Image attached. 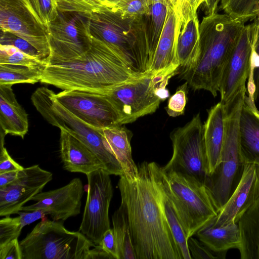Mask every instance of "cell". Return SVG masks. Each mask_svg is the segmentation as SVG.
<instances>
[{
  "label": "cell",
  "mask_w": 259,
  "mask_h": 259,
  "mask_svg": "<svg viewBox=\"0 0 259 259\" xmlns=\"http://www.w3.org/2000/svg\"><path fill=\"white\" fill-rule=\"evenodd\" d=\"M0 64L23 66L44 70L48 63L13 46L0 45Z\"/></svg>",
  "instance_id": "obj_34"
},
{
  "label": "cell",
  "mask_w": 259,
  "mask_h": 259,
  "mask_svg": "<svg viewBox=\"0 0 259 259\" xmlns=\"http://www.w3.org/2000/svg\"><path fill=\"white\" fill-rule=\"evenodd\" d=\"M22 259H88L96 245L80 231L43 220L20 242Z\"/></svg>",
  "instance_id": "obj_8"
},
{
  "label": "cell",
  "mask_w": 259,
  "mask_h": 259,
  "mask_svg": "<svg viewBox=\"0 0 259 259\" xmlns=\"http://www.w3.org/2000/svg\"><path fill=\"white\" fill-rule=\"evenodd\" d=\"M24 167L16 162L9 155L6 148L1 147L0 174L10 171L22 170Z\"/></svg>",
  "instance_id": "obj_44"
},
{
  "label": "cell",
  "mask_w": 259,
  "mask_h": 259,
  "mask_svg": "<svg viewBox=\"0 0 259 259\" xmlns=\"http://www.w3.org/2000/svg\"><path fill=\"white\" fill-rule=\"evenodd\" d=\"M105 7L113 8L121 0H100Z\"/></svg>",
  "instance_id": "obj_49"
},
{
  "label": "cell",
  "mask_w": 259,
  "mask_h": 259,
  "mask_svg": "<svg viewBox=\"0 0 259 259\" xmlns=\"http://www.w3.org/2000/svg\"><path fill=\"white\" fill-rule=\"evenodd\" d=\"M112 223L118 259H137L132 243L127 216L121 204L112 215Z\"/></svg>",
  "instance_id": "obj_29"
},
{
  "label": "cell",
  "mask_w": 259,
  "mask_h": 259,
  "mask_svg": "<svg viewBox=\"0 0 259 259\" xmlns=\"http://www.w3.org/2000/svg\"><path fill=\"white\" fill-rule=\"evenodd\" d=\"M0 45L13 46L20 51L47 63L39 51L29 42L10 32L1 31Z\"/></svg>",
  "instance_id": "obj_39"
},
{
  "label": "cell",
  "mask_w": 259,
  "mask_h": 259,
  "mask_svg": "<svg viewBox=\"0 0 259 259\" xmlns=\"http://www.w3.org/2000/svg\"><path fill=\"white\" fill-rule=\"evenodd\" d=\"M224 105L220 102L208 111L204 124V140L209 176L217 168L221 160L224 140Z\"/></svg>",
  "instance_id": "obj_24"
},
{
  "label": "cell",
  "mask_w": 259,
  "mask_h": 259,
  "mask_svg": "<svg viewBox=\"0 0 259 259\" xmlns=\"http://www.w3.org/2000/svg\"><path fill=\"white\" fill-rule=\"evenodd\" d=\"M165 191L174 205L188 238L214 218L219 210L206 185L181 172L163 171Z\"/></svg>",
  "instance_id": "obj_7"
},
{
  "label": "cell",
  "mask_w": 259,
  "mask_h": 259,
  "mask_svg": "<svg viewBox=\"0 0 259 259\" xmlns=\"http://www.w3.org/2000/svg\"><path fill=\"white\" fill-rule=\"evenodd\" d=\"M188 245L192 258L206 259L218 258V256L214 255L209 249L199 242L197 239L190 237L188 240Z\"/></svg>",
  "instance_id": "obj_41"
},
{
  "label": "cell",
  "mask_w": 259,
  "mask_h": 259,
  "mask_svg": "<svg viewBox=\"0 0 259 259\" xmlns=\"http://www.w3.org/2000/svg\"><path fill=\"white\" fill-rule=\"evenodd\" d=\"M93 37L113 48L135 72L149 71L151 64L144 16L123 17L114 8L104 7L88 15Z\"/></svg>",
  "instance_id": "obj_4"
},
{
  "label": "cell",
  "mask_w": 259,
  "mask_h": 259,
  "mask_svg": "<svg viewBox=\"0 0 259 259\" xmlns=\"http://www.w3.org/2000/svg\"><path fill=\"white\" fill-rule=\"evenodd\" d=\"M110 175L103 168L87 175V198L79 231L95 245L110 228L109 209L113 187Z\"/></svg>",
  "instance_id": "obj_12"
},
{
  "label": "cell",
  "mask_w": 259,
  "mask_h": 259,
  "mask_svg": "<svg viewBox=\"0 0 259 259\" xmlns=\"http://www.w3.org/2000/svg\"><path fill=\"white\" fill-rule=\"evenodd\" d=\"M190 6L194 12H197L198 7L204 4L207 0H187Z\"/></svg>",
  "instance_id": "obj_48"
},
{
  "label": "cell",
  "mask_w": 259,
  "mask_h": 259,
  "mask_svg": "<svg viewBox=\"0 0 259 259\" xmlns=\"http://www.w3.org/2000/svg\"><path fill=\"white\" fill-rule=\"evenodd\" d=\"M88 15L61 12L49 26L50 55L48 64L67 62L83 55L91 48Z\"/></svg>",
  "instance_id": "obj_11"
},
{
  "label": "cell",
  "mask_w": 259,
  "mask_h": 259,
  "mask_svg": "<svg viewBox=\"0 0 259 259\" xmlns=\"http://www.w3.org/2000/svg\"><path fill=\"white\" fill-rule=\"evenodd\" d=\"M122 125L102 128V135L109 149L120 163L123 175L127 180L132 181L138 175V166L132 157L130 143L132 134Z\"/></svg>",
  "instance_id": "obj_25"
},
{
  "label": "cell",
  "mask_w": 259,
  "mask_h": 259,
  "mask_svg": "<svg viewBox=\"0 0 259 259\" xmlns=\"http://www.w3.org/2000/svg\"><path fill=\"white\" fill-rule=\"evenodd\" d=\"M19 170L10 171L0 174V188L12 183L17 177Z\"/></svg>",
  "instance_id": "obj_46"
},
{
  "label": "cell",
  "mask_w": 259,
  "mask_h": 259,
  "mask_svg": "<svg viewBox=\"0 0 259 259\" xmlns=\"http://www.w3.org/2000/svg\"><path fill=\"white\" fill-rule=\"evenodd\" d=\"M18 217L7 216L0 220V244L18 238L22 228L28 225L21 212H17Z\"/></svg>",
  "instance_id": "obj_36"
},
{
  "label": "cell",
  "mask_w": 259,
  "mask_h": 259,
  "mask_svg": "<svg viewBox=\"0 0 259 259\" xmlns=\"http://www.w3.org/2000/svg\"><path fill=\"white\" fill-rule=\"evenodd\" d=\"M54 94L45 87L35 90L31 99L37 111L49 123L67 131L84 143L110 175H123L120 163L104 140L102 129L95 128L76 117L54 98Z\"/></svg>",
  "instance_id": "obj_6"
},
{
  "label": "cell",
  "mask_w": 259,
  "mask_h": 259,
  "mask_svg": "<svg viewBox=\"0 0 259 259\" xmlns=\"http://www.w3.org/2000/svg\"><path fill=\"white\" fill-rule=\"evenodd\" d=\"M61 12L90 14L105 7L100 0H56Z\"/></svg>",
  "instance_id": "obj_35"
},
{
  "label": "cell",
  "mask_w": 259,
  "mask_h": 259,
  "mask_svg": "<svg viewBox=\"0 0 259 259\" xmlns=\"http://www.w3.org/2000/svg\"><path fill=\"white\" fill-rule=\"evenodd\" d=\"M219 8L231 18L243 23L259 14V0H221Z\"/></svg>",
  "instance_id": "obj_33"
},
{
  "label": "cell",
  "mask_w": 259,
  "mask_h": 259,
  "mask_svg": "<svg viewBox=\"0 0 259 259\" xmlns=\"http://www.w3.org/2000/svg\"><path fill=\"white\" fill-rule=\"evenodd\" d=\"M239 133L240 152L245 163L259 164V112L254 101L246 93L241 110Z\"/></svg>",
  "instance_id": "obj_21"
},
{
  "label": "cell",
  "mask_w": 259,
  "mask_h": 259,
  "mask_svg": "<svg viewBox=\"0 0 259 259\" xmlns=\"http://www.w3.org/2000/svg\"><path fill=\"white\" fill-rule=\"evenodd\" d=\"M172 157L162 169L173 170L194 177L204 183L209 176L204 140V124L199 113L170 135Z\"/></svg>",
  "instance_id": "obj_10"
},
{
  "label": "cell",
  "mask_w": 259,
  "mask_h": 259,
  "mask_svg": "<svg viewBox=\"0 0 259 259\" xmlns=\"http://www.w3.org/2000/svg\"><path fill=\"white\" fill-rule=\"evenodd\" d=\"M60 152L64 168L86 175L104 166L93 152L67 131L60 128Z\"/></svg>",
  "instance_id": "obj_20"
},
{
  "label": "cell",
  "mask_w": 259,
  "mask_h": 259,
  "mask_svg": "<svg viewBox=\"0 0 259 259\" xmlns=\"http://www.w3.org/2000/svg\"><path fill=\"white\" fill-rule=\"evenodd\" d=\"M145 73L134 72L113 48L93 37L90 49L79 57L65 62L47 64L40 82L62 90L104 94Z\"/></svg>",
  "instance_id": "obj_2"
},
{
  "label": "cell",
  "mask_w": 259,
  "mask_h": 259,
  "mask_svg": "<svg viewBox=\"0 0 259 259\" xmlns=\"http://www.w3.org/2000/svg\"><path fill=\"white\" fill-rule=\"evenodd\" d=\"M1 31L26 40L47 62L50 55L49 33L26 0H0Z\"/></svg>",
  "instance_id": "obj_13"
},
{
  "label": "cell",
  "mask_w": 259,
  "mask_h": 259,
  "mask_svg": "<svg viewBox=\"0 0 259 259\" xmlns=\"http://www.w3.org/2000/svg\"><path fill=\"white\" fill-rule=\"evenodd\" d=\"M246 88L224 105V140L221 160L205 183L219 211L229 199L242 175L245 162L239 145V120Z\"/></svg>",
  "instance_id": "obj_5"
},
{
  "label": "cell",
  "mask_w": 259,
  "mask_h": 259,
  "mask_svg": "<svg viewBox=\"0 0 259 259\" xmlns=\"http://www.w3.org/2000/svg\"><path fill=\"white\" fill-rule=\"evenodd\" d=\"M149 2L150 5L156 3H163L168 5L170 3V0H149Z\"/></svg>",
  "instance_id": "obj_50"
},
{
  "label": "cell",
  "mask_w": 259,
  "mask_h": 259,
  "mask_svg": "<svg viewBox=\"0 0 259 259\" xmlns=\"http://www.w3.org/2000/svg\"><path fill=\"white\" fill-rule=\"evenodd\" d=\"M54 98L70 112L97 128L122 125L119 112L107 95L79 90H63Z\"/></svg>",
  "instance_id": "obj_14"
},
{
  "label": "cell",
  "mask_w": 259,
  "mask_h": 259,
  "mask_svg": "<svg viewBox=\"0 0 259 259\" xmlns=\"http://www.w3.org/2000/svg\"><path fill=\"white\" fill-rule=\"evenodd\" d=\"M83 192L81 180L75 178L61 188L38 193L31 199L35 202L24 205L20 211L41 210L53 220L65 221L80 213Z\"/></svg>",
  "instance_id": "obj_17"
},
{
  "label": "cell",
  "mask_w": 259,
  "mask_h": 259,
  "mask_svg": "<svg viewBox=\"0 0 259 259\" xmlns=\"http://www.w3.org/2000/svg\"><path fill=\"white\" fill-rule=\"evenodd\" d=\"M259 197V164L246 163L241 179L217 216L211 221L217 227L237 223Z\"/></svg>",
  "instance_id": "obj_18"
},
{
  "label": "cell",
  "mask_w": 259,
  "mask_h": 259,
  "mask_svg": "<svg viewBox=\"0 0 259 259\" xmlns=\"http://www.w3.org/2000/svg\"><path fill=\"white\" fill-rule=\"evenodd\" d=\"M241 259H259V197L237 222Z\"/></svg>",
  "instance_id": "obj_27"
},
{
  "label": "cell",
  "mask_w": 259,
  "mask_h": 259,
  "mask_svg": "<svg viewBox=\"0 0 259 259\" xmlns=\"http://www.w3.org/2000/svg\"><path fill=\"white\" fill-rule=\"evenodd\" d=\"M22 259V253L18 238L0 244V259Z\"/></svg>",
  "instance_id": "obj_42"
},
{
  "label": "cell",
  "mask_w": 259,
  "mask_h": 259,
  "mask_svg": "<svg viewBox=\"0 0 259 259\" xmlns=\"http://www.w3.org/2000/svg\"><path fill=\"white\" fill-rule=\"evenodd\" d=\"M221 0H207L203 5L206 15L211 14L217 12Z\"/></svg>",
  "instance_id": "obj_47"
},
{
  "label": "cell",
  "mask_w": 259,
  "mask_h": 259,
  "mask_svg": "<svg viewBox=\"0 0 259 259\" xmlns=\"http://www.w3.org/2000/svg\"><path fill=\"white\" fill-rule=\"evenodd\" d=\"M138 168L136 179L118 183L137 259H182L164 212L161 167L144 161Z\"/></svg>",
  "instance_id": "obj_1"
},
{
  "label": "cell",
  "mask_w": 259,
  "mask_h": 259,
  "mask_svg": "<svg viewBox=\"0 0 259 259\" xmlns=\"http://www.w3.org/2000/svg\"><path fill=\"white\" fill-rule=\"evenodd\" d=\"M113 258L100 245H96L91 249L88 259Z\"/></svg>",
  "instance_id": "obj_45"
},
{
  "label": "cell",
  "mask_w": 259,
  "mask_h": 259,
  "mask_svg": "<svg viewBox=\"0 0 259 259\" xmlns=\"http://www.w3.org/2000/svg\"><path fill=\"white\" fill-rule=\"evenodd\" d=\"M250 26L252 52L246 90L248 96L255 101L259 98V15L254 19Z\"/></svg>",
  "instance_id": "obj_32"
},
{
  "label": "cell",
  "mask_w": 259,
  "mask_h": 259,
  "mask_svg": "<svg viewBox=\"0 0 259 259\" xmlns=\"http://www.w3.org/2000/svg\"><path fill=\"white\" fill-rule=\"evenodd\" d=\"M167 10V4L156 3L150 5L149 13L145 15L151 63L165 25Z\"/></svg>",
  "instance_id": "obj_30"
},
{
  "label": "cell",
  "mask_w": 259,
  "mask_h": 259,
  "mask_svg": "<svg viewBox=\"0 0 259 259\" xmlns=\"http://www.w3.org/2000/svg\"><path fill=\"white\" fill-rule=\"evenodd\" d=\"M53 179L52 172L34 165L18 171L12 183L0 188V216L17 213Z\"/></svg>",
  "instance_id": "obj_15"
},
{
  "label": "cell",
  "mask_w": 259,
  "mask_h": 259,
  "mask_svg": "<svg viewBox=\"0 0 259 259\" xmlns=\"http://www.w3.org/2000/svg\"><path fill=\"white\" fill-rule=\"evenodd\" d=\"M171 74H155L147 71L135 80L126 82L106 91L120 118V124L135 121L139 118L152 114L161 102L169 96L166 89Z\"/></svg>",
  "instance_id": "obj_9"
},
{
  "label": "cell",
  "mask_w": 259,
  "mask_h": 259,
  "mask_svg": "<svg viewBox=\"0 0 259 259\" xmlns=\"http://www.w3.org/2000/svg\"><path fill=\"white\" fill-rule=\"evenodd\" d=\"M150 7L149 0H121L113 8L127 18L147 15Z\"/></svg>",
  "instance_id": "obj_38"
},
{
  "label": "cell",
  "mask_w": 259,
  "mask_h": 259,
  "mask_svg": "<svg viewBox=\"0 0 259 259\" xmlns=\"http://www.w3.org/2000/svg\"><path fill=\"white\" fill-rule=\"evenodd\" d=\"M161 199L166 221L180 252L182 259H192L188 245L189 238L172 201L164 190L162 176Z\"/></svg>",
  "instance_id": "obj_28"
},
{
  "label": "cell",
  "mask_w": 259,
  "mask_h": 259,
  "mask_svg": "<svg viewBox=\"0 0 259 259\" xmlns=\"http://www.w3.org/2000/svg\"><path fill=\"white\" fill-rule=\"evenodd\" d=\"M12 84H0V125L4 135L24 139L28 131V114L18 102Z\"/></svg>",
  "instance_id": "obj_23"
},
{
  "label": "cell",
  "mask_w": 259,
  "mask_h": 259,
  "mask_svg": "<svg viewBox=\"0 0 259 259\" xmlns=\"http://www.w3.org/2000/svg\"><path fill=\"white\" fill-rule=\"evenodd\" d=\"M250 24L244 26L229 56L222 74L219 92L225 105L245 87L252 52Z\"/></svg>",
  "instance_id": "obj_16"
},
{
  "label": "cell",
  "mask_w": 259,
  "mask_h": 259,
  "mask_svg": "<svg viewBox=\"0 0 259 259\" xmlns=\"http://www.w3.org/2000/svg\"><path fill=\"white\" fill-rule=\"evenodd\" d=\"M182 22L177 39V55L181 70L189 67L195 61L199 51V23L196 12L188 2L181 3Z\"/></svg>",
  "instance_id": "obj_22"
},
{
  "label": "cell",
  "mask_w": 259,
  "mask_h": 259,
  "mask_svg": "<svg viewBox=\"0 0 259 259\" xmlns=\"http://www.w3.org/2000/svg\"><path fill=\"white\" fill-rule=\"evenodd\" d=\"M196 235L200 241L210 250L222 254H226L230 249H238L240 243L237 223L217 227L210 221L201 228Z\"/></svg>",
  "instance_id": "obj_26"
},
{
  "label": "cell",
  "mask_w": 259,
  "mask_h": 259,
  "mask_svg": "<svg viewBox=\"0 0 259 259\" xmlns=\"http://www.w3.org/2000/svg\"><path fill=\"white\" fill-rule=\"evenodd\" d=\"M43 71L23 66L0 64V84H34L40 81Z\"/></svg>",
  "instance_id": "obj_31"
},
{
  "label": "cell",
  "mask_w": 259,
  "mask_h": 259,
  "mask_svg": "<svg viewBox=\"0 0 259 259\" xmlns=\"http://www.w3.org/2000/svg\"><path fill=\"white\" fill-rule=\"evenodd\" d=\"M34 13L48 28L57 17L59 11L56 0H26Z\"/></svg>",
  "instance_id": "obj_37"
},
{
  "label": "cell",
  "mask_w": 259,
  "mask_h": 259,
  "mask_svg": "<svg viewBox=\"0 0 259 259\" xmlns=\"http://www.w3.org/2000/svg\"><path fill=\"white\" fill-rule=\"evenodd\" d=\"M182 0H170L165 25L156 49L150 71L175 74L180 64L177 55L178 35L182 26Z\"/></svg>",
  "instance_id": "obj_19"
},
{
  "label": "cell",
  "mask_w": 259,
  "mask_h": 259,
  "mask_svg": "<svg viewBox=\"0 0 259 259\" xmlns=\"http://www.w3.org/2000/svg\"><path fill=\"white\" fill-rule=\"evenodd\" d=\"M258 15H259V14H258Z\"/></svg>",
  "instance_id": "obj_51"
},
{
  "label": "cell",
  "mask_w": 259,
  "mask_h": 259,
  "mask_svg": "<svg viewBox=\"0 0 259 259\" xmlns=\"http://www.w3.org/2000/svg\"><path fill=\"white\" fill-rule=\"evenodd\" d=\"M188 83L185 82L180 87L177 92L169 98L166 110L172 117L181 115L184 113L186 104V93Z\"/></svg>",
  "instance_id": "obj_40"
},
{
  "label": "cell",
  "mask_w": 259,
  "mask_h": 259,
  "mask_svg": "<svg viewBox=\"0 0 259 259\" xmlns=\"http://www.w3.org/2000/svg\"><path fill=\"white\" fill-rule=\"evenodd\" d=\"M244 26V23L225 13L216 12L203 17L199 24L198 55L192 64L181 73L193 90H204L217 96L224 69Z\"/></svg>",
  "instance_id": "obj_3"
},
{
  "label": "cell",
  "mask_w": 259,
  "mask_h": 259,
  "mask_svg": "<svg viewBox=\"0 0 259 259\" xmlns=\"http://www.w3.org/2000/svg\"><path fill=\"white\" fill-rule=\"evenodd\" d=\"M100 245L113 258L118 259L117 245L113 229H109L103 235Z\"/></svg>",
  "instance_id": "obj_43"
}]
</instances>
